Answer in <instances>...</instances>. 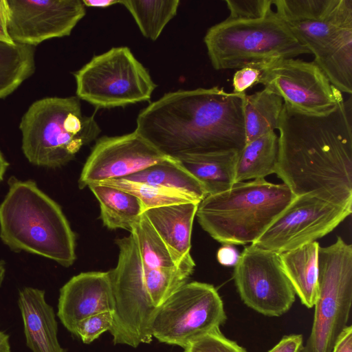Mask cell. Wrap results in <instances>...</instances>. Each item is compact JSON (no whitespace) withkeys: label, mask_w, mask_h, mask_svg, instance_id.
<instances>
[{"label":"cell","mask_w":352,"mask_h":352,"mask_svg":"<svg viewBox=\"0 0 352 352\" xmlns=\"http://www.w3.org/2000/svg\"><path fill=\"white\" fill-rule=\"evenodd\" d=\"M276 174L296 195L352 207L351 100L320 114L283 105Z\"/></svg>","instance_id":"1"},{"label":"cell","mask_w":352,"mask_h":352,"mask_svg":"<svg viewBox=\"0 0 352 352\" xmlns=\"http://www.w3.org/2000/svg\"><path fill=\"white\" fill-rule=\"evenodd\" d=\"M244 94L217 86L166 93L143 109L135 131L166 156L226 150L245 144Z\"/></svg>","instance_id":"2"},{"label":"cell","mask_w":352,"mask_h":352,"mask_svg":"<svg viewBox=\"0 0 352 352\" xmlns=\"http://www.w3.org/2000/svg\"><path fill=\"white\" fill-rule=\"evenodd\" d=\"M0 204V239L12 251L36 254L68 267L76 260L75 234L61 207L32 179L12 176Z\"/></svg>","instance_id":"3"},{"label":"cell","mask_w":352,"mask_h":352,"mask_svg":"<svg viewBox=\"0 0 352 352\" xmlns=\"http://www.w3.org/2000/svg\"><path fill=\"white\" fill-rule=\"evenodd\" d=\"M275 12L342 93H352V0H274Z\"/></svg>","instance_id":"4"},{"label":"cell","mask_w":352,"mask_h":352,"mask_svg":"<svg viewBox=\"0 0 352 352\" xmlns=\"http://www.w3.org/2000/svg\"><path fill=\"white\" fill-rule=\"evenodd\" d=\"M295 197L285 184L264 178L239 182L227 190L207 195L199 204L196 217L203 230L219 243H252Z\"/></svg>","instance_id":"5"},{"label":"cell","mask_w":352,"mask_h":352,"mask_svg":"<svg viewBox=\"0 0 352 352\" xmlns=\"http://www.w3.org/2000/svg\"><path fill=\"white\" fill-rule=\"evenodd\" d=\"M21 148L32 164L60 168L101 132L94 115L82 114L76 96L46 97L34 102L19 124Z\"/></svg>","instance_id":"6"},{"label":"cell","mask_w":352,"mask_h":352,"mask_svg":"<svg viewBox=\"0 0 352 352\" xmlns=\"http://www.w3.org/2000/svg\"><path fill=\"white\" fill-rule=\"evenodd\" d=\"M204 41L217 70L310 54L272 10L258 19H226L212 25Z\"/></svg>","instance_id":"7"},{"label":"cell","mask_w":352,"mask_h":352,"mask_svg":"<svg viewBox=\"0 0 352 352\" xmlns=\"http://www.w3.org/2000/svg\"><path fill=\"white\" fill-rule=\"evenodd\" d=\"M318 294L311 330L301 352H331L348 326L352 305V245L338 236L318 250Z\"/></svg>","instance_id":"8"},{"label":"cell","mask_w":352,"mask_h":352,"mask_svg":"<svg viewBox=\"0 0 352 352\" xmlns=\"http://www.w3.org/2000/svg\"><path fill=\"white\" fill-rule=\"evenodd\" d=\"M74 76L76 96L96 109L149 101L157 87L148 70L126 46L94 56Z\"/></svg>","instance_id":"9"},{"label":"cell","mask_w":352,"mask_h":352,"mask_svg":"<svg viewBox=\"0 0 352 352\" xmlns=\"http://www.w3.org/2000/svg\"><path fill=\"white\" fill-rule=\"evenodd\" d=\"M226 320L223 301L215 287L193 281L179 287L158 308L151 332L161 342L185 348L220 329Z\"/></svg>","instance_id":"10"},{"label":"cell","mask_w":352,"mask_h":352,"mask_svg":"<svg viewBox=\"0 0 352 352\" xmlns=\"http://www.w3.org/2000/svg\"><path fill=\"white\" fill-rule=\"evenodd\" d=\"M260 67L258 84L279 96L295 111L320 114L344 100L342 92L314 60L280 58L260 63Z\"/></svg>","instance_id":"11"},{"label":"cell","mask_w":352,"mask_h":352,"mask_svg":"<svg viewBox=\"0 0 352 352\" xmlns=\"http://www.w3.org/2000/svg\"><path fill=\"white\" fill-rule=\"evenodd\" d=\"M352 212L311 195L296 196L252 243L278 254L316 241L336 228Z\"/></svg>","instance_id":"12"},{"label":"cell","mask_w":352,"mask_h":352,"mask_svg":"<svg viewBox=\"0 0 352 352\" xmlns=\"http://www.w3.org/2000/svg\"><path fill=\"white\" fill-rule=\"evenodd\" d=\"M233 278L243 303L263 315L280 316L295 301V292L277 252L253 244L245 247L234 265Z\"/></svg>","instance_id":"13"},{"label":"cell","mask_w":352,"mask_h":352,"mask_svg":"<svg viewBox=\"0 0 352 352\" xmlns=\"http://www.w3.org/2000/svg\"><path fill=\"white\" fill-rule=\"evenodd\" d=\"M8 32L18 43L36 46L69 36L85 16L80 0H6Z\"/></svg>","instance_id":"14"},{"label":"cell","mask_w":352,"mask_h":352,"mask_svg":"<svg viewBox=\"0 0 352 352\" xmlns=\"http://www.w3.org/2000/svg\"><path fill=\"white\" fill-rule=\"evenodd\" d=\"M166 156L135 130L118 136H102L93 146L82 169L78 187L106 180L125 178L157 162Z\"/></svg>","instance_id":"15"},{"label":"cell","mask_w":352,"mask_h":352,"mask_svg":"<svg viewBox=\"0 0 352 352\" xmlns=\"http://www.w3.org/2000/svg\"><path fill=\"white\" fill-rule=\"evenodd\" d=\"M115 309L109 271L82 272L72 277L60 289L57 316L74 335L82 320L102 312H115Z\"/></svg>","instance_id":"16"},{"label":"cell","mask_w":352,"mask_h":352,"mask_svg":"<svg viewBox=\"0 0 352 352\" xmlns=\"http://www.w3.org/2000/svg\"><path fill=\"white\" fill-rule=\"evenodd\" d=\"M25 342L32 352H66L58 339V323L54 308L44 290L25 287L19 292Z\"/></svg>","instance_id":"17"},{"label":"cell","mask_w":352,"mask_h":352,"mask_svg":"<svg viewBox=\"0 0 352 352\" xmlns=\"http://www.w3.org/2000/svg\"><path fill=\"white\" fill-rule=\"evenodd\" d=\"M199 204L188 202L153 208L143 213L179 259L190 253L193 221Z\"/></svg>","instance_id":"18"},{"label":"cell","mask_w":352,"mask_h":352,"mask_svg":"<svg viewBox=\"0 0 352 352\" xmlns=\"http://www.w3.org/2000/svg\"><path fill=\"white\" fill-rule=\"evenodd\" d=\"M240 151L226 150L188 154L175 159L201 183L208 195H214L228 190L235 184Z\"/></svg>","instance_id":"19"},{"label":"cell","mask_w":352,"mask_h":352,"mask_svg":"<svg viewBox=\"0 0 352 352\" xmlns=\"http://www.w3.org/2000/svg\"><path fill=\"white\" fill-rule=\"evenodd\" d=\"M314 241L279 254L282 269L295 294L307 308H312L318 294V250Z\"/></svg>","instance_id":"20"},{"label":"cell","mask_w":352,"mask_h":352,"mask_svg":"<svg viewBox=\"0 0 352 352\" xmlns=\"http://www.w3.org/2000/svg\"><path fill=\"white\" fill-rule=\"evenodd\" d=\"M88 187L99 202L104 226L111 230L124 229L131 232L144 212L140 201L131 193L100 183Z\"/></svg>","instance_id":"21"},{"label":"cell","mask_w":352,"mask_h":352,"mask_svg":"<svg viewBox=\"0 0 352 352\" xmlns=\"http://www.w3.org/2000/svg\"><path fill=\"white\" fill-rule=\"evenodd\" d=\"M124 179L177 191L199 204L208 195L201 183L171 157Z\"/></svg>","instance_id":"22"},{"label":"cell","mask_w":352,"mask_h":352,"mask_svg":"<svg viewBox=\"0 0 352 352\" xmlns=\"http://www.w3.org/2000/svg\"><path fill=\"white\" fill-rule=\"evenodd\" d=\"M284 105L275 93L263 89L245 95L243 100V114L245 143L278 129Z\"/></svg>","instance_id":"23"},{"label":"cell","mask_w":352,"mask_h":352,"mask_svg":"<svg viewBox=\"0 0 352 352\" xmlns=\"http://www.w3.org/2000/svg\"><path fill=\"white\" fill-rule=\"evenodd\" d=\"M278 153V137L275 131L245 143L236 163L235 183L275 173Z\"/></svg>","instance_id":"24"},{"label":"cell","mask_w":352,"mask_h":352,"mask_svg":"<svg viewBox=\"0 0 352 352\" xmlns=\"http://www.w3.org/2000/svg\"><path fill=\"white\" fill-rule=\"evenodd\" d=\"M35 67L34 46L0 41V99L12 94Z\"/></svg>","instance_id":"25"},{"label":"cell","mask_w":352,"mask_h":352,"mask_svg":"<svg viewBox=\"0 0 352 352\" xmlns=\"http://www.w3.org/2000/svg\"><path fill=\"white\" fill-rule=\"evenodd\" d=\"M179 0H129L120 3L130 12L142 34L156 41L177 14Z\"/></svg>","instance_id":"26"},{"label":"cell","mask_w":352,"mask_h":352,"mask_svg":"<svg viewBox=\"0 0 352 352\" xmlns=\"http://www.w3.org/2000/svg\"><path fill=\"white\" fill-rule=\"evenodd\" d=\"M131 234L135 241L142 263L148 267H173L182 261L168 248L144 213L133 226Z\"/></svg>","instance_id":"27"},{"label":"cell","mask_w":352,"mask_h":352,"mask_svg":"<svg viewBox=\"0 0 352 352\" xmlns=\"http://www.w3.org/2000/svg\"><path fill=\"white\" fill-rule=\"evenodd\" d=\"M98 183L132 194L142 203L144 212L150 208L172 204L188 202L199 204L182 192L157 186L132 182L124 178L106 180Z\"/></svg>","instance_id":"28"},{"label":"cell","mask_w":352,"mask_h":352,"mask_svg":"<svg viewBox=\"0 0 352 352\" xmlns=\"http://www.w3.org/2000/svg\"><path fill=\"white\" fill-rule=\"evenodd\" d=\"M184 352H247L236 342L227 338L217 329L190 342Z\"/></svg>","instance_id":"29"},{"label":"cell","mask_w":352,"mask_h":352,"mask_svg":"<svg viewBox=\"0 0 352 352\" xmlns=\"http://www.w3.org/2000/svg\"><path fill=\"white\" fill-rule=\"evenodd\" d=\"M114 321V312L106 311L89 316L80 321L75 336L79 337L85 344H89L102 333L110 331Z\"/></svg>","instance_id":"30"},{"label":"cell","mask_w":352,"mask_h":352,"mask_svg":"<svg viewBox=\"0 0 352 352\" xmlns=\"http://www.w3.org/2000/svg\"><path fill=\"white\" fill-rule=\"evenodd\" d=\"M274 0H226L230 12L228 18L233 19H258L269 14Z\"/></svg>","instance_id":"31"},{"label":"cell","mask_w":352,"mask_h":352,"mask_svg":"<svg viewBox=\"0 0 352 352\" xmlns=\"http://www.w3.org/2000/svg\"><path fill=\"white\" fill-rule=\"evenodd\" d=\"M261 74L260 63L249 64L237 69L233 76L232 92L245 93L248 89L258 84Z\"/></svg>","instance_id":"32"},{"label":"cell","mask_w":352,"mask_h":352,"mask_svg":"<svg viewBox=\"0 0 352 352\" xmlns=\"http://www.w3.org/2000/svg\"><path fill=\"white\" fill-rule=\"evenodd\" d=\"M303 348V338L301 334L285 336L267 352H301Z\"/></svg>","instance_id":"33"},{"label":"cell","mask_w":352,"mask_h":352,"mask_svg":"<svg viewBox=\"0 0 352 352\" xmlns=\"http://www.w3.org/2000/svg\"><path fill=\"white\" fill-rule=\"evenodd\" d=\"M219 263L225 266H234L239 258L237 250L231 245H224L217 252Z\"/></svg>","instance_id":"34"},{"label":"cell","mask_w":352,"mask_h":352,"mask_svg":"<svg viewBox=\"0 0 352 352\" xmlns=\"http://www.w3.org/2000/svg\"><path fill=\"white\" fill-rule=\"evenodd\" d=\"M331 352H352V326H347L339 335Z\"/></svg>","instance_id":"35"},{"label":"cell","mask_w":352,"mask_h":352,"mask_svg":"<svg viewBox=\"0 0 352 352\" xmlns=\"http://www.w3.org/2000/svg\"><path fill=\"white\" fill-rule=\"evenodd\" d=\"M8 8L6 0H0V41L14 43L8 32Z\"/></svg>","instance_id":"36"},{"label":"cell","mask_w":352,"mask_h":352,"mask_svg":"<svg viewBox=\"0 0 352 352\" xmlns=\"http://www.w3.org/2000/svg\"><path fill=\"white\" fill-rule=\"evenodd\" d=\"M85 7L107 8L116 3H120L121 1L117 0H82Z\"/></svg>","instance_id":"37"},{"label":"cell","mask_w":352,"mask_h":352,"mask_svg":"<svg viewBox=\"0 0 352 352\" xmlns=\"http://www.w3.org/2000/svg\"><path fill=\"white\" fill-rule=\"evenodd\" d=\"M0 352H11L9 336L0 331Z\"/></svg>","instance_id":"38"},{"label":"cell","mask_w":352,"mask_h":352,"mask_svg":"<svg viewBox=\"0 0 352 352\" xmlns=\"http://www.w3.org/2000/svg\"><path fill=\"white\" fill-rule=\"evenodd\" d=\"M9 166V163L5 159L3 154L0 151V183L3 179L4 175Z\"/></svg>","instance_id":"39"},{"label":"cell","mask_w":352,"mask_h":352,"mask_svg":"<svg viewBox=\"0 0 352 352\" xmlns=\"http://www.w3.org/2000/svg\"><path fill=\"white\" fill-rule=\"evenodd\" d=\"M6 263L3 260H0V287L3 282L6 276Z\"/></svg>","instance_id":"40"}]
</instances>
